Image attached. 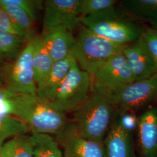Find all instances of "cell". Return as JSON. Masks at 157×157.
<instances>
[{
	"label": "cell",
	"mask_w": 157,
	"mask_h": 157,
	"mask_svg": "<svg viewBox=\"0 0 157 157\" xmlns=\"http://www.w3.org/2000/svg\"><path fill=\"white\" fill-rule=\"evenodd\" d=\"M114 109L109 93L92 81L89 95L75 111L73 123L84 138L104 143L113 122Z\"/></svg>",
	"instance_id": "1"
},
{
	"label": "cell",
	"mask_w": 157,
	"mask_h": 157,
	"mask_svg": "<svg viewBox=\"0 0 157 157\" xmlns=\"http://www.w3.org/2000/svg\"><path fill=\"white\" fill-rule=\"evenodd\" d=\"M12 116L26 124L31 133L56 135L67 124L65 113L58 111L37 94L15 95Z\"/></svg>",
	"instance_id": "2"
},
{
	"label": "cell",
	"mask_w": 157,
	"mask_h": 157,
	"mask_svg": "<svg viewBox=\"0 0 157 157\" xmlns=\"http://www.w3.org/2000/svg\"><path fill=\"white\" fill-rule=\"evenodd\" d=\"M80 24L95 34L122 45L140 39L144 30L116 7L82 17Z\"/></svg>",
	"instance_id": "3"
},
{
	"label": "cell",
	"mask_w": 157,
	"mask_h": 157,
	"mask_svg": "<svg viewBox=\"0 0 157 157\" xmlns=\"http://www.w3.org/2000/svg\"><path fill=\"white\" fill-rule=\"evenodd\" d=\"M124 46L99 36L80 25L75 36L71 54L79 67L92 76L103 63L121 52Z\"/></svg>",
	"instance_id": "4"
},
{
	"label": "cell",
	"mask_w": 157,
	"mask_h": 157,
	"mask_svg": "<svg viewBox=\"0 0 157 157\" xmlns=\"http://www.w3.org/2000/svg\"><path fill=\"white\" fill-rule=\"evenodd\" d=\"M92 86V78L75 62L49 102L65 114L75 111L86 99Z\"/></svg>",
	"instance_id": "5"
},
{
	"label": "cell",
	"mask_w": 157,
	"mask_h": 157,
	"mask_svg": "<svg viewBox=\"0 0 157 157\" xmlns=\"http://www.w3.org/2000/svg\"><path fill=\"white\" fill-rule=\"evenodd\" d=\"M34 48V37L27 43L15 60L6 63L4 85L17 94H37L32 67Z\"/></svg>",
	"instance_id": "6"
},
{
	"label": "cell",
	"mask_w": 157,
	"mask_h": 157,
	"mask_svg": "<svg viewBox=\"0 0 157 157\" xmlns=\"http://www.w3.org/2000/svg\"><path fill=\"white\" fill-rule=\"evenodd\" d=\"M115 108L121 112H133L157 100V73L135 81L109 93Z\"/></svg>",
	"instance_id": "7"
},
{
	"label": "cell",
	"mask_w": 157,
	"mask_h": 157,
	"mask_svg": "<svg viewBox=\"0 0 157 157\" xmlns=\"http://www.w3.org/2000/svg\"><path fill=\"white\" fill-rule=\"evenodd\" d=\"M55 135L63 157H107L104 143L80 136L73 122L67 123Z\"/></svg>",
	"instance_id": "8"
},
{
	"label": "cell",
	"mask_w": 157,
	"mask_h": 157,
	"mask_svg": "<svg viewBox=\"0 0 157 157\" xmlns=\"http://www.w3.org/2000/svg\"><path fill=\"white\" fill-rule=\"evenodd\" d=\"M91 78L109 93L136 81L122 51L98 67Z\"/></svg>",
	"instance_id": "9"
},
{
	"label": "cell",
	"mask_w": 157,
	"mask_h": 157,
	"mask_svg": "<svg viewBox=\"0 0 157 157\" xmlns=\"http://www.w3.org/2000/svg\"><path fill=\"white\" fill-rule=\"evenodd\" d=\"M80 0H47L44 2V28L65 26L74 30L80 24Z\"/></svg>",
	"instance_id": "10"
},
{
	"label": "cell",
	"mask_w": 157,
	"mask_h": 157,
	"mask_svg": "<svg viewBox=\"0 0 157 157\" xmlns=\"http://www.w3.org/2000/svg\"><path fill=\"white\" fill-rule=\"evenodd\" d=\"M73 31L60 26L43 29L40 37L54 62L64 59L71 54L75 43Z\"/></svg>",
	"instance_id": "11"
},
{
	"label": "cell",
	"mask_w": 157,
	"mask_h": 157,
	"mask_svg": "<svg viewBox=\"0 0 157 157\" xmlns=\"http://www.w3.org/2000/svg\"><path fill=\"white\" fill-rule=\"evenodd\" d=\"M122 52L136 81L157 73V64L140 40L124 45Z\"/></svg>",
	"instance_id": "12"
},
{
	"label": "cell",
	"mask_w": 157,
	"mask_h": 157,
	"mask_svg": "<svg viewBox=\"0 0 157 157\" xmlns=\"http://www.w3.org/2000/svg\"><path fill=\"white\" fill-rule=\"evenodd\" d=\"M104 146L107 157H135L132 133L122 127L118 118L113 121Z\"/></svg>",
	"instance_id": "13"
},
{
	"label": "cell",
	"mask_w": 157,
	"mask_h": 157,
	"mask_svg": "<svg viewBox=\"0 0 157 157\" xmlns=\"http://www.w3.org/2000/svg\"><path fill=\"white\" fill-rule=\"evenodd\" d=\"M138 142L142 157H155L157 154V111L151 108L139 118Z\"/></svg>",
	"instance_id": "14"
},
{
	"label": "cell",
	"mask_w": 157,
	"mask_h": 157,
	"mask_svg": "<svg viewBox=\"0 0 157 157\" xmlns=\"http://www.w3.org/2000/svg\"><path fill=\"white\" fill-rule=\"evenodd\" d=\"M54 63V61L42 42L40 35H36L34 37L32 67L37 92L44 87Z\"/></svg>",
	"instance_id": "15"
},
{
	"label": "cell",
	"mask_w": 157,
	"mask_h": 157,
	"mask_svg": "<svg viewBox=\"0 0 157 157\" xmlns=\"http://www.w3.org/2000/svg\"><path fill=\"white\" fill-rule=\"evenodd\" d=\"M76 62L71 54L65 59L54 62L45 84L37 92V95L48 102L50 101Z\"/></svg>",
	"instance_id": "16"
},
{
	"label": "cell",
	"mask_w": 157,
	"mask_h": 157,
	"mask_svg": "<svg viewBox=\"0 0 157 157\" xmlns=\"http://www.w3.org/2000/svg\"><path fill=\"white\" fill-rule=\"evenodd\" d=\"M121 4L128 15L149 23L157 30V0H125Z\"/></svg>",
	"instance_id": "17"
},
{
	"label": "cell",
	"mask_w": 157,
	"mask_h": 157,
	"mask_svg": "<svg viewBox=\"0 0 157 157\" xmlns=\"http://www.w3.org/2000/svg\"><path fill=\"white\" fill-rule=\"evenodd\" d=\"M29 136L33 157H63L58 141L52 135L31 133Z\"/></svg>",
	"instance_id": "18"
},
{
	"label": "cell",
	"mask_w": 157,
	"mask_h": 157,
	"mask_svg": "<svg viewBox=\"0 0 157 157\" xmlns=\"http://www.w3.org/2000/svg\"><path fill=\"white\" fill-rule=\"evenodd\" d=\"M28 41L18 35L0 32V59L6 63L12 62Z\"/></svg>",
	"instance_id": "19"
},
{
	"label": "cell",
	"mask_w": 157,
	"mask_h": 157,
	"mask_svg": "<svg viewBox=\"0 0 157 157\" xmlns=\"http://www.w3.org/2000/svg\"><path fill=\"white\" fill-rule=\"evenodd\" d=\"M0 153L3 157H33L29 135H18L6 141Z\"/></svg>",
	"instance_id": "20"
},
{
	"label": "cell",
	"mask_w": 157,
	"mask_h": 157,
	"mask_svg": "<svg viewBox=\"0 0 157 157\" xmlns=\"http://www.w3.org/2000/svg\"><path fill=\"white\" fill-rule=\"evenodd\" d=\"M31 133L28 126L19 119L11 115H0V148L12 137Z\"/></svg>",
	"instance_id": "21"
},
{
	"label": "cell",
	"mask_w": 157,
	"mask_h": 157,
	"mask_svg": "<svg viewBox=\"0 0 157 157\" xmlns=\"http://www.w3.org/2000/svg\"><path fill=\"white\" fill-rule=\"evenodd\" d=\"M1 6L17 26L27 34L29 39H33L36 36L34 29L35 22H34L28 14L16 6Z\"/></svg>",
	"instance_id": "22"
},
{
	"label": "cell",
	"mask_w": 157,
	"mask_h": 157,
	"mask_svg": "<svg viewBox=\"0 0 157 157\" xmlns=\"http://www.w3.org/2000/svg\"><path fill=\"white\" fill-rule=\"evenodd\" d=\"M0 5L19 8L36 22L38 20L40 12L43 8L44 2L36 0H0Z\"/></svg>",
	"instance_id": "23"
},
{
	"label": "cell",
	"mask_w": 157,
	"mask_h": 157,
	"mask_svg": "<svg viewBox=\"0 0 157 157\" xmlns=\"http://www.w3.org/2000/svg\"><path fill=\"white\" fill-rule=\"evenodd\" d=\"M116 0H80L81 18L99 13L115 7Z\"/></svg>",
	"instance_id": "24"
},
{
	"label": "cell",
	"mask_w": 157,
	"mask_h": 157,
	"mask_svg": "<svg viewBox=\"0 0 157 157\" xmlns=\"http://www.w3.org/2000/svg\"><path fill=\"white\" fill-rule=\"evenodd\" d=\"M0 32L13 34L25 38L28 41L29 39L27 34L19 28L12 21L11 17L6 13L3 7L0 5Z\"/></svg>",
	"instance_id": "25"
},
{
	"label": "cell",
	"mask_w": 157,
	"mask_h": 157,
	"mask_svg": "<svg viewBox=\"0 0 157 157\" xmlns=\"http://www.w3.org/2000/svg\"><path fill=\"white\" fill-rule=\"evenodd\" d=\"M140 40L149 52L157 65V30L154 28L144 29Z\"/></svg>",
	"instance_id": "26"
},
{
	"label": "cell",
	"mask_w": 157,
	"mask_h": 157,
	"mask_svg": "<svg viewBox=\"0 0 157 157\" xmlns=\"http://www.w3.org/2000/svg\"><path fill=\"white\" fill-rule=\"evenodd\" d=\"M17 94L4 85L0 87V115L12 116L13 98Z\"/></svg>",
	"instance_id": "27"
},
{
	"label": "cell",
	"mask_w": 157,
	"mask_h": 157,
	"mask_svg": "<svg viewBox=\"0 0 157 157\" xmlns=\"http://www.w3.org/2000/svg\"><path fill=\"white\" fill-rule=\"evenodd\" d=\"M118 118L122 127L130 132L132 133L133 130L137 129L139 119L133 112H122V114Z\"/></svg>",
	"instance_id": "28"
},
{
	"label": "cell",
	"mask_w": 157,
	"mask_h": 157,
	"mask_svg": "<svg viewBox=\"0 0 157 157\" xmlns=\"http://www.w3.org/2000/svg\"><path fill=\"white\" fill-rule=\"evenodd\" d=\"M6 62L0 59V87L4 85V73Z\"/></svg>",
	"instance_id": "29"
},
{
	"label": "cell",
	"mask_w": 157,
	"mask_h": 157,
	"mask_svg": "<svg viewBox=\"0 0 157 157\" xmlns=\"http://www.w3.org/2000/svg\"><path fill=\"white\" fill-rule=\"evenodd\" d=\"M0 157H3L2 156V155L1 154V153H0Z\"/></svg>",
	"instance_id": "30"
},
{
	"label": "cell",
	"mask_w": 157,
	"mask_h": 157,
	"mask_svg": "<svg viewBox=\"0 0 157 157\" xmlns=\"http://www.w3.org/2000/svg\"><path fill=\"white\" fill-rule=\"evenodd\" d=\"M157 157V155H156V157Z\"/></svg>",
	"instance_id": "31"
}]
</instances>
